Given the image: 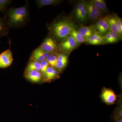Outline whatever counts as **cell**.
<instances>
[{
  "mask_svg": "<svg viewBox=\"0 0 122 122\" xmlns=\"http://www.w3.org/2000/svg\"><path fill=\"white\" fill-rule=\"evenodd\" d=\"M74 28V25L72 21L65 18L54 22L50 26V31L56 39L61 41L70 35Z\"/></svg>",
  "mask_w": 122,
  "mask_h": 122,
  "instance_id": "1",
  "label": "cell"
},
{
  "mask_svg": "<svg viewBox=\"0 0 122 122\" xmlns=\"http://www.w3.org/2000/svg\"><path fill=\"white\" fill-rule=\"evenodd\" d=\"M10 24L17 25L24 23L28 16V11L25 6L11 9L9 13Z\"/></svg>",
  "mask_w": 122,
  "mask_h": 122,
  "instance_id": "2",
  "label": "cell"
},
{
  "mask_svg": "<svg viewBox=\"0 0 122 122\" xmlns=\"http://www.w3.org/2000/svg\"><path fill=\"white\" fill-rule=\"evenodd\" d=\"M74 15L75 19L78 22L83 23L87 20V12L85 1H81L78 3L75 10Z\"/></svg>",
  "mask_w": 122,
  "mask_h": 122,
  "instance_id": "3",
  "label": "cell"
},
{
  "mask_svg": "<svg viewBox=\"0 0 122 122\" xmlns=\"http://www.w3.org/2000/svg\"><path fill=\"white\" fill-rule=\"evenodd\" d=\"M78 46V45L71 35L62 41L59 44L60 49L65 52L69 53L77 48Z\"/></svg>",
  "mask_w": 122,
  "mask_h": 122,
  "instance_id": "4",
  "label": "cell"
},
{
  "mask_svg": "<svg viewBox=\"0 0 122 122\" xmlns=\"http://www.w3.org/2000/svg\"><path fill=\"white\" fill-rule=\"evenodd\" d=\"M85 5L87 12V19L96 20L101 16L102 12L95 6L92 0L85 1Z\"/></svg>",
  "mask_w": 122,
  "mask_h": 122,
  "instance_id": "5",
  "label": "cell"
},
{
  "mask_svg": "<svg viewBox=\"0 0 122 122\" xmlns=\"http://www.w3.org/2000/svg\"><path fill=\"white\" fill-rule=\"evenodd\" d=\"M100 97L102 102L107 105H112L117 100V96L111 89L104 87L102 90Z\"/></svg>",
  "mask_w": 122,
  "mask_h": 122,
  "instance_id": "6",
  "label": "cell"
},
{
  "mask_svg": "<svg viewBox=\"0 0 122 122\" xmlns=\"http://www.w3.org/2000/svg\"><path fill=\"white\" fill-rule=\"evenodd\" d=\"M40 47L44 51L52 54L56 52L58 48L55 40L50 37L46 38Z\"/></svg>",
  "mask_w": 122,
  "mask_h": 122,
  "instance_id": "7",
  "label": "cell"
},
{
  "mask_svg": "<svg viewBox=\"0 0 122 122\" xmlns=\"http://www.w3.org/2000/svg\"><path fill=\"white\" fill-rule=\"evenodd\" d=\"M13 61L12 53L10 49L0 54V68H5L10 66Z\"/></svg>",
  "mask_w": 122,
  "mask_h": 122,
  "instance_id": "8",
  "label": "cell"
},
{
  "mask_svg": "<svg viewBox=\"0 0 122 122\" xmlns=\"http://www.w3.org/2000/svg\"><path fill=\"white\" fill-rule=\"evenodd\" d=\"M68 55L64 53H61L57 55V60L55 68L59 72L65 69L68 64Z\"/></svg>",
  "mask_w": 122,
  "mask_h": 122,
  "instance_id": "9",
  "label": "cell"
},
{
  "mask_svg": "<svg viewBox=\"0 0 122 122\" xmlns=\"http://www.w3.org/2000/svg\"><path fill=\"white\" fill-rule=\"evenodd\" d=\"M95 26L97 31L102 36H104L106 34L110 31L107 23V16L99 20L96 22Z\"/></svg>",
  "mask_w": 122,
  "mask_h": 122,
  "instance_id": "10",
  "label": "cell"
},
{
  "mask_svg": "<svg viewBox=\"0 0 122 122\" xmlns=\"http://www.w3.org/2000/svg\"><path fill=\"white\" fill-rule=\"evenodd\" d=\"M51 54H52L44 51L41 47H39L34 51L32 55V59L34 61L41 62L46 60V58Z\"/></svg>",
  "mask_w": 122,
  "mask_h": 122,
  "instance_id": "11",
  "label": "cell"
},
{
  "mask_svg": "<svg viewBox=\"0 0 122 122\" xmlns=\"http://www.w3.org/2000/svg\"><path fill=\"white\" fill-rule=\"evenodd\" d=\"M59 73V71L56 68L49 66L44 75V81L46 82H50L58 78Z\"/></svg>",
  "mask_w": 122,
  "mask_h": 122,
  "instance_id": "12",
  "label": "cell"
},
{
  "mask_svg": "<svg viewBox=\"0 0 122 122\" xmlns=\"http://www.w3.org/2000/svg\"><path fill=\"white\" fill-rule=\"evenodd\" d=\"M79 34L86 39L89 38L94 33L97 31L96 26L93 25L87 26H82L77 30Z\"/></svg>",
  "mask_w": 122,
  "mask_h": 122,
  "instance_id": "13",
  "label": "cell"
},
{
  "mask_svg": "<svg viewBox=\"0 0 122 122\" xmlns=\"http://www.w3.org/2000/svg\"><path fill=\"white\" fill-rule=\"evenodd\" d=\"M25 77L32 82L37 83L41 81L42 75L40 71L33 70L26 72Z\"/></svg>",
  "mask_w": 122,
  "mask_h": 122,
  "instance_id": "14",
  "label": "cell"
},
{
  "mask_svg": "<svg viewBox=\"0 0 122 122\" xmlns=\"http://www.w3.org/2000/svg\"><path fill=\"white\" fill-rule=\"evenodd\" d=\"M107 21L110 31L118 34L120 36H122V34L121 33L118 28L114 15L107 16Z\"/></svg>",
  "mask_w": 122,
  "mask_h": 122,
  "instance_id": "15",
  "label": "cell"
},
{
  "mask_svg": "<svg viewBox=\"0 0 122 122\" xmlns=\"http://www.w3.org/2000/svg\"><path fill=\"white\" fill-rule=\"evenodd\" d=\"M70 35L73 37L78 45L86 42V39L83 36L78 32L77 30L73 29Z\"/></svg>",
  "mask_w": 122,
  "mask_h": 122,
  "instance_id": "16",
  "label": "cell"
},
{
  "mask_svg": "<svg viewBox=\"0 0 122 122\" xmlns=\"http://www.w3.org/2000/svg\"><path fill=\"white\" fill-rule=\"evenodd\" d=\"M92 1L95 6L101 12L107 13L108 10L105 1L103 0H93Z\"/></svg>",
  "mask_w": 122,
  "mask_h": 122,
  "instance_id": "17",
  "label": "cell"
},
{
  "mask_svg": "<svg viewBox=\"0 0 122 122\" xmlns=\"http://www.w3.org/2000/svg\"><path fill=\"white\" fill-rule=\"evenodd\" d=\"M38 7H42L46 5H53L58 4L61 2L59 0H36Z\"/></svg>",
  "mask_w": 122,
  "mask_h": 122,
  "instance_id": "18",
  "label": "cell"
},
{
  "mask_svg": "<svg viewBox=\"0 0 122 122\" xmlns=\"http://www.w3.org/2000/svg\"><path fill=\"white\" fill-rule=\"evenodd\" d=\"M40 70H41V63L40 62L34 61L30 62L28 65L25 71H26V72H29L33 70H36L39 71Z\"/></svg>",
  "mask_w": 122,
  "mask_h": 122,
  "instance_id": "19",
  "label": "cell"
},
{
  "mask_svg": "<svg viewBox=\"0 0 122 122\" xmlns=\"http://www.w3.org/2000/svg\"><path fill=\"white\" fill-rule=\"evenodd\" d=\"M117 107L114 111L112 116V118L114 120L119 118H122V100Z\"/></svg>",
  "mask_w": 122,
  "mask_h": 122,
  "instance_id": "20",
  "label": "cell"
},
{
  "mask_svg": "<svg viewBox=\"0 0 122 122\" xmlns=\"http://www.w3.org/2000/svg\"><path fill=\"white\" fill-rule=\"evenodd\" d=\"M50 66L55 68L57 60V55L54 54L50 55L46 59Z\"/></svg>",
  "mask_w": 122,
  "mask_h": 122,
  "instance_id": "21",
  "label": "cell"
},
{
  "mask_svg": "<svg viewBox=\"0 0 122 122\" xmlns=\"http://www.w3.org/2000/svg\"><path fill=\"white\" fill-rule=\"evenodd\" d=\"M100 34H101L98 32L97 31H96L88 39H86V42L87 43V44L92 45L93 43L96 41V39L99 36Z\"/></svg>",
  "mask_w": 122,
  "mask_h": 122,
  "instance_id": "22",
  "label": "cell"
},
{
  "mask_svg": "<svg viewBox=\"0 0 122 122\" xmlns=\"http://www.w3.org/2000/svg\"><path fill=\"white\" fill-rule=\"evenodd\" d=\"M41 63V70L42 73L44 75L46 72V70L49 66V64L46 60H44L40 62Z\"/></svg>",
  "mask_w": 122,
  "mask_h": 122,
  "instance_id": "23",
  "label": "cell"
},
{
  "mask_svg": "<svg viewBox=\"0 0 122 122\" xmlns=\"http://www.w3.org/2000/svg\"><path fill=\"white\" fill-rule=\"evenodd\" d=\"M115 19L116 25L117 26L119 31L121 34H122V22L121 18L119 17L116 14H114Z\"/></svg>",
  "mask_w": 122,
  "mask_h": 122,
  "instance_id": "24",
  "label": "cell"
},
{
  "mask_svg": "<svg viewBox=\"0 0 122 122\" xmlns=\"http://www.w3.org/2000/svg\"><path fill=\"white\" fill-rule=\"evenodd\" d=\"M109 32H110V34L111 35L113 43H115V42L119 41V40L121 39L122 36L119 35L118 34L111 32V31H109Z\"/></svg>",
  "mask_w": 122,
  "mask_h": 122,
  "instance_id": "25",
  "label": "cell"
},
{
  "mask_svg": "<svg viewBox=\"0 0 122 122\" xmlns=\"http://www.w3.org/2000/svg\"><path fill=\"white\" fill-rule=\"evenodd\" d=\"M11 1L9 0H0V10L2 11L8 5Z\"/></svg>",
  "mask_w": 122,
  "mask_h": 122,
  "instance_id": "26",
  "label": "cell"
},
{
  "mask_svg": "<svg viewBox=\"0 0 122 122\" xmlns=\"http://www.w3.org/2000/svg\"><path fill=\"white\" fill-rule=\"evenodd\" d=\"M104 36V37H105V41H106V44L113 43L111 35L110 34L109 31Z\"/></svg>",
  "mask_w": 122,
  "mask_h": 122,
  "instance_id": "27",
  "label": "cell"
},
{
  "mask_svg": "<svg viewBox=\"0 0 122 122\" xmlns=\"http://www.w3.org/2000/svg\"><path fill=\"white\" fill-rule=\"evenodd\" d=\"M6 32L5 26L4 22L0 20V36L5 34Z\"/></svg>",
  "mask_w": 122,
  "mask_h": 122,
  "instance_id": "28",
  "label": "cell"
},
{
  "mask_svg": "<svg viewBox=\"0 0 122 122\" xmlns=\"http://www.w3.org/2000/svg\"><path fill=\"white\" fill-rule=\"evenodd\" d=\"M115 122H122V118H119L114 120Z\"/></svg>",
  "mask_w": 122,
  "mask_h": 122,
  "instance_id": "29",
  "label": "cell"
},
{
  "mask_svg": "<svg viewBox=\"0 0 122 122\" xmlns=\"http://www.w3.org/2000/svg\"></svg>",
  "mask_w": 122,
  "mask_h": 122,
  "instance_id": "30",
  "label": "cell"
}]
</instances>
